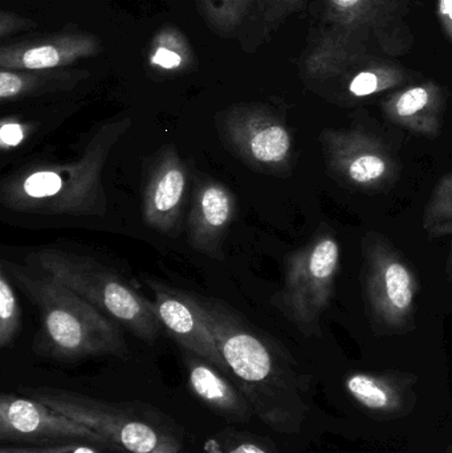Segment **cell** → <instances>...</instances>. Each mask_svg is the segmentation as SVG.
Wrapping results in <instances>:
<instances>
[{"label": "cell", "instance_id": "1", "mask_svg": "<svg viewBox=\"0 0 452 453\" xmlns=\"http://www.w3.org/2000/svg\"><path fill=\"white\" fill-rule=\"evenodd\" d=\"M418 0H318L300 74L310 87L356 66L408 55Z\"/></svg>", "mask_w": 452, "mask_h": 453}, {"label": "cell", "instance_id": "2", "mask_svg": "<svg viewBox=\"0 0 452 453\" xmlns=\"http://www.w3.org/2000/svg\"><path fill=\"white\" fill-rule=\"evenodd\" d=\"M130 127V117H114L96 127L76 158L32 162L10 173L0 183V203L19 214L103 217L108 211L103 169Z\"/></svg>", "mask_w": 452, "mask_h": 453}, {"label": "cell", "instance_id": "3", "mask_svg": "<svg viewBox=\"0 0 452 453\" xmlns=\"http://www.w3.org/2000/svg\"><path fill=\"white\" fill-rule=\"evenodd\" d=\"M193 297L254 414L273 430H294L299 419L296 380L279 346L225 301Z\"/></svg>", "mask_w": 452, "mask_h": 453}, {"label": "cell", "instance_id": "4", "mask_svg": "<svg viewBox=\"0 0 452 453\" xmlns=\"http://www.w3.org/2000/svg\"><path fill=\"white\" fill-rule=\"evenodd\" d=\"M12 284L36 306L40 327L34 348L60 361L121 357L127 351L119 325L42 272L2 260Z\"/></svg>", "mask_w": 452, "mask_h": 453}, {"label": "cell", "instance_id": "5", "mask_svg": "<svg viewBox=\"0 0 452 453\" xmlns=\"http://www.w3.org/2000/svg\"><path fill=\"white\" fill-rule=\"evenodd\" d=\"M28 261L140 340L153 343L161 335L164 326L154 313L151 301L116 271L95 258L55 247H42L32 252Z\"/></svg>", "mask_w": 452, "mask_h": 453}, {"label": "cell", "instance_id": "6", "mask_svg": "<svg viewBox=\"0 0 452 453\" xmlns=\"http://www.w3.org/2000/svg\"><path fill=\"white\" fill-rule=\"evenodd\" d=\"M31 396L56 411L87 426L122 453H188L177 434L125 404L111 403L57 388H24Z\"/></svg>", "mask_w": 452, "mask_h": 453}, {"label": "cell", "instance_id": "7", "mask_svg": "<svg viewBox=\"0 0 452 453\" xmlns=\"http://www.w3.org/2000/svg\"><path fill=\"white\" fill-rule=\"evenodd\" d=\"M340 247L333 234H318L286 261L284 285L271 298L304 335L320 334V321L336 289Z\"/></svg>", "mask_w": 452, "mask_h": 453}, {"label": "cell", "instance_id": "8", "mask_svg": "<svg viewBox=\"0 0 452 453\" xmlns=\"http://www.w3.org/2000/svg\"><path fill=\"white\" fill-rule=\"evenodd\" d=\"M222 145L252 172L281 177L294 159V138L270 106L239 103L215 117Z\"/></svg>", "mask_w": 452, "mask_h": 453}, {"label": "cell", "instance_id": "9", "mask_svg": "<svg viewBox=\"0 0 452 453\" xmlns=\"http://www.w3.org/2000/svg\"><path fill=\"white\" fill-rule=\"evenodd\" d=\"M363 289L372 324L397 333L413 324L418 281L410 266L381 234L364 239Z\"/></svg>", "mask_w": 452, "mask_h": 453}, {"label": "cell", "instance_id": "10", "mask_svg": "<svg viewBox=\"0 0 452 453\" xmlns=\"http://www.w3.org/2000/svg\"><path fill=\"white\" fill-rule=\"evenodd\" d=\"M324 159L342 185L387 190L398 177V161L384 141L358 129H326L320 134Z\"/></svg>", "mask_w": 452, "mask_h": 453}, {"label": "cell", "instance_id": "11", "mask_svg": "<svg viewBox=\"0 0 452 453\" xmlns=\"http://www.w3.org/2000/svg\"><path fill=\"white\" fill-rule=\"evenodd\" d=\"M72 441H89L111 449L103 436L37 399L24 394L0 396L2 444L45 446Z\"/></svg>", "mask_w": 452, "mask_h": 453}, {"label": "cell", "instance_id": "12", "mask_svg": "<svg viewBox=\"0 0 452 453\" xmlns=\"http://www.w3.org/2000/svg\"><path fill=\"white\" fill-rule=\"evenodd\" d=\"M103 50L101 39L92 32L69 24L53 34L23 37L0 45V69L45 71L69 68Z\"/></svg>", "mask_w": 452, "mask_h": 453}, {"label": "cell", "instance_id": "13", "mask_svg": "<svg viewBox=\"0 0 452 453\" xmlns=\"http://www.w3.org/2000/svg\"><path fill=\"white\" fill-rule=\"evenodd\" d=\"M190 185L188 165L174 145H165L151 159L142 193L145 225L172 236L180 231Z\"/></svg>", "mask_w": 452, "mask_h": 453}, {"label": "cell", "instance_id": "14", "mask_svg": "<svg viewBox=\"0 0 452 453\" xmlns=\"http://www.w3.org/2000/svg\"><path fill=\"white\" fill-rule=\"evenodd\" d=\"M145 282L153 292L151 305L154 313L178 345L183 350L191 351L211 362L231 380L230 370L203 321L193 295L167 287L151 277H148Z\"/></svg>", "mask_w": 452, "mask_h": 453}, {"label": "cell", "instance_id": "15", "mask_svg": "<svg viewBox=\"0 0 452 453\" xmlns=\"http://www.w3.org/2000/svg\"><path fill=\"white\" fill-rule=\"evenodd\" d=\"M188 219V244L196 252L223 260V242L236 218L235 194L220 180L196 177Z\"/></svg>", "mask_w": 452, "mask_h": 453}, {"label": "cell", "instance_id": "16", "mask_svg": "<svg viewBox=\"0 0 452 453\" xmlns=\"http://www.w3.org/2000/svg\"><path fill=\"white\" fill-rule=\"evenodd\" d=\"M199 16L220 39L239 40L247 52L270 39L268 0H195Z\"/></svg>", "mask_w": 452, "mask_h": 453}, {"label": "cell", "instance_id": "17", "mask_svg": "<svg viewBox=\"0 0 452 453\" xmlns=\"http://www.w3.org/2000/svg\"><path fill=\"white\" fill-rule=\"evenodd\" d=\"M445 108L442 88L433 81L402 88L382 103V111L390 122L429 138L440 134Z\"/></svg>", "mask_w": 452, "mask_h": 453}, {"label": "cell", "instance_id": "18", "mask_svg": "<svg viewBox=\"0 0 452 453\" xmlns=\"http://www.w3.org/2000/svg\"><path fill=\"white\" fill-rule=\"evenodd\" d=\"M182 358L191 393L202 403L230 422H249L254 411L246 396L225 372L211 362L183 349Z\"/></svg>", "mask_w": 452, "mask_h": 453}, {"label": "cell", "instance_id": "19", "mask_svg": "<svg viewBox=\"0 0 452 453\" xmlns=\"http://www.w3.org/2000/svg\"><path fill=\"white\" fill-rule=\"evenodd\" d=\"M145 69L158 81L186 76L198 69L195 50L180 27L166 23L154 32L145 50Z\"/></svg>", "mask_w": 452, "mask_h": 453}, {"label": "cell", "instance_id": "20", "mask_svg": "<svg viewBox=\"0 0 452 453\" xmlns=\"http://www.w3.org/2000/svg\"><path fill=\"white\" fill-rule=\"evenodd\" d=\"M85 69L61 68L45 71H13L0 69V100L2 103L28 97L69 92L89 77Z\"/></svg>", "mask_w": 452, "mask_h": 453}, {"label": "cell", "instance_id": "21", "mask_svg": "<svg viewBox=\"0 0 452 453\" xmlns=\"http://www.w3.org/2000/svg\"><path fill=\"white\" fill-rule=\"evenodd\" d=\"M345 74L347 82H344V95L347 100L372 97L379 93L402 87L410 80L409 72L390 60L363 64L350 69L342 76Z\"/></svg>", "mask_w": 452, "mask_h": 453}, {"label": "cell", "instance_id": "22", "mask_svg": "<svg viewBox=\"0 0 452 453\" xmlns=\"http://www.w3.org/2000/svg\"><path fill=\"white\" fill-rule=\"evenodd\" d=\"M424 228L432 236L452 234V172L435 186L425 210Z\"/></svg>", "mask_w": 452, "mask_h": 453}, {"label": "cell", "instance_id": "23", "mask_svg": "<svg viewBox=\"0 0 452 453\" xmlns=\"http://www.w3.org/2000/svg\"><path fill=\"white\" fill-rule=\"evenodd\" d=\"M347 388L350 395L368 410L385 411L395 406V390L373 375L353 374L348 378Z\"/></svg>", "mask_w": 452, "mask_h": 453}, {"label": "cell", "instance_id": "24", "mask_svg": "<svg viewBox=\"0 0 452 453\" xmlns=\"http://www.w3.org/2000/svg\"><path fill=\"white\" fill-rule=\"evenodd\" d=\"M20 330V303L7 271L0 265V348H10Z\"/></svg>", "mask_w": 452, "mask_h": 453}, {"label": "cell", "instance_id": "25", "mask_svg": "<svg viewBox=\"0 0 452 453\" xmlns=\"http://www.w3.org/2000/svg\"><path fill=\"white\" fill-rule=\"evenodd\" d=\"M206 453H279L264 439L249 433L225 428L204 444Z\"/></svg>", "mask_w": 452, "mask_h": 453}, {"label": "cell", "instance_id": "26", "mask_svg": "<svg viewBox=\"0 0 452 453\" xmlns=\"http://www.w3.org/2000/svg\"><path fill=\"white\" fill-rule=\"evenodd\" d=\"M89 441H60L45 446H11L3 444L0 453H103Z\"/></svg>", "mask_w": 452, "mask_h": 453}, {"label": "cell", "instance_id": "27", "mask_svg": "<svg viewBox=\"0 0 452 453\" xmlns=\"http://www.w3.org/2000/svg\"><path fill=\"white\" fill-rule=\"evenodd\" d=\"M307 2L308 0H268L267 20H265L268 37L278 31L289 16L304 10Z\"/></svg>", "mask_w": 452, "mask_h": 453}, {"label": "cell", "instance_id": "28", "mask_svg": "<svg viewBox=\"0 0 452 453\" xmlns=\"http://www.w3.org/2000/svg\"><path fill=\"white\" fill-rule=\"evenodd\" d=\"M37 28V23L34 19L18 15L8 10H0V40L7 42L11 37L23 32H32Z\"/></svg>", "mask_w": 452, "mask_h": 453}, {"label": "cell", "instance_id": "29", "mask_svg": "<svg viewBox=\"0 0 452 453\" xmlns=\"http://www.w3.org/2000/svg\"><path fill=\"white\" fill-rule=\"evenodd\" d=\"M28 125L21 122L20 119H3L2 127H0V142H2L3 150L15 148L19 143L23 142L24 138L28 134Z\"/></svg>", "mask_w": 452, "mask_h": 453}, {"label": "cell", "instance_id": "30", "mask_svg": "<svg viewBox=\"0 0 452 453\" xmlns=\"http://www.w3.org/2000/svg\"><path fill=\"white\" fill-rule=\"evenodd\" d=\"M438 18L443 34L452 44V0H438Z\"/></svg>", "mask_w": 452, "mask_h": 453}, {"label": "cell", "instance_id": "31", "mask_svg": "<svg viewBox=\"0 0 452 453\" xmlns=\"http://www.w3.org/2000/svg\"><path fill=\"white\" fill-rule=\"evenodd\" d=\"M450 264H451V269H452V252H451V256H450Z\"/></svg>", "mask_w": 452, "mask_h": 453}]
</instances>
